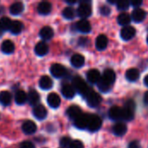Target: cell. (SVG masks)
<instances>
[{"label": "cell", "instance_id": "6da1fadb", "mask_svg": "<svg viewBox=\"0 0 148 148\" xmlns=\"http://www.w3.org/2000/svg\"><path fill=\"white\" fill-rule=\"evenodd\" d=\"M73 87L81 95L84 97H86L91 90L85 81L79 76H76L73 79Z\"/></svg>", "mask_w": 148, "mask_h": 148}, {"label": "cell", "instance_id": "7a4b0ae2", "mask_svg": "<svg viewBox=\"0 0 148 148\" xmlns=\"http://www.w3.org/2000/svg\"><path fill=\"white\" fill-rule=\"evenodd\" d=\"M101 119L96 114H90L87 129L90 132H96L101 127Z\"/></svg>", "mask_w": 148, "mask_h": 148}, {"label": "cell", "instance_id": "3957f363", "mask_svg": "<svg viewBox=\"0 0 148 148\" xmlns=\"http://www.w3.org/2000/svg\"><path fill=\"white\" fill-rule=\"evenodd\" d=\"M77 13H78V16L83 19L90 16V15L92 13L90 3L89 2H82L77 9Z\"/></svg>", "mask_w": 148, "mask_h": 148}, {"label": "cell", "instance_id": "277c9868", "mask_svg": "<svg viewBox=\"0 0 148 148\" xmlns=\"http://www.w3.org/2000/svg\"><path fill=\"white\" fill-rule=\"evenodd\" d=\"M86 100H87V102H88V106L91 107V108L97 107L101 101V98L100 95L97 94L96 92H95L92 89L90 90V92L86 96Z\"/></svg>", "mask_w": 148, "mask_h": 148}, {"label": "cell", "instance_id": "5b68a950", "mask_svg": "<svg viewBox=\"0 0 148 148\" xmlns=\"http://www.w3.org/2000/svg\"><path fill=\"white\" fill-rule=\"evenodd\" d=\"M89 115L87 114H82L78 118L75 120V126L79 129H86L88 125Z\"/></svg>", "mask_w": 148, "mask_h": 148}, {"label": "cell", "instance_id": "8992f818", "mask_svg": "<svg viewBox=\"0 0 148 148\" xmlns=\"http://www.w3.org/2000/svg\"><path fill=\"white\" fill-rule=\"evenodd\" d=\"M50 73L56 78H62L66 74V69L59 63H55L50 67Z\"/></svg>", "mask_w": 148, "mask_h": 148}, {"label": "cell", "instance_id": "52a82bcc", "mask_svg": "<svg viewBox=\"0 0 148 148\" xmlns=\"http://www.w3.org/2000/svg\"><path fill=\"white\" fill-rule=\"evenodd\" d=\"M136 34V30L132 26H125L121 31V36L123 40L128 41L131 40Z\"/></svg>", "mask_w": 148, "mask_h": 148}, {"label": "cell", "instance_id": "ba28073f", "mask_svg": "<svg viewBox=\"0 0 148 148\" xmlns=\"http://www.w3.org/2000/svg\"><path fill=\"white\" fill-rule=\"evenodd\" d=\"M108 115L111 120L123 121V109L120 107H113L108 112Z\"/></svg>", "mask_w": 148, "mask_h": 148}, {"label": "cell", "instance_id": "9c48e42d", "mask_svg": "<svg viewBox=\"0 0 148 148\" xmlns=\"http://www.w3.org/2000/svg\"><path fill=\"white\" fill-rule=\"evenodd\" d=\"M147 16V12L141 8H135L132 12V18L136 23L142 22Z\"/></svg>", "mask_w": 148, "mask_h": 148}, {"label": "cell", "instance_id": "30bf717a", "mask_svg": "<svg viewBox=\"0 0 148 148\" xmlns=\"http://www.w3.org/2000/svg\"><path fill=\"white\" fill-rule=\"evenodd\" d=\"M22 129L24 132V134H33L36 133L37 127H36V125L34 121H26L23 122V124L22 126Z\"/></svg>", "mask_w": 148, "mask_h": 148}, {"label": "cell", "instance_id": "8fae6325", "mask_svg": "<svg viewBox=\"0 0 148 148\" xmlns=\"http://www.w3.org/2000/svg\"><path fill=\"white\" fill-rule=\"evenodd\" d=\"M47 102L49 105V107L53 108H57L61 104V98L59 95L56 93H51L48 95Z\"/></svg>", "mask_w": 148, "mask_h": 148}, {"label": "cell", "instance_id": "7c38bea8", "mask_svg": "<svg viewBox=\"0 0 148 148\" xmlns=\"http://www.w3.org/2000/svg\"><path fill=\"white\" fill-rule=\"evenodd\" d=\"M33 114L34 116L38 120H43L47 116V110L44 108V106L38 104L36 107H34L33 109Z\"/></svg>", "mask_w": 148, "mask_h": 148}, {"label": "cell", "instance_id": "4fadbf2b", "mask_svg": "<svg viewBox=\"0 0 148 148\" xmlns=\"http://www.w3.org/2000/svg\"><path fill=\"white\" fill-rule=\"evenodd\" d=\"M76 29L82 33H88L91 31V24L87 19H82L76 23Z\"/></svg>", "mask_w": 148, "mask_h": 148}, {"label": "cell", "instance_id": "5bb4252c", "mask_svg": "<svg viewBox=\"0 0 148 148\" xmlns=\"http://www.w3.org/2000/svg\"><path fill=\"white\" fill-rule=\"evenodd\" d=\"M101 74L97 69H90L87 73V79L90 83H98L101 79Z\"/></svg>", "mask_w": 148, "mask_h": 148}, {"label": "cell", "instance_id": "9a60e30c", "mask_svg": "<svg viewBox=\"0 0 148 148\" xmlns=\"http://www.w3.org/2000/svg\"><path fill=\"white\" fill-rule=\"evenodd\" d=\"M62 94L67 99H72L75 95V88L70 84H65L62 88Z\"/></svg>", "mask_w": 148, "mask_h": 148}, {"label": "cell", "instance_id": "2e32d148", "mask_svg": "<svg viewBox=\"0 0 148 148\" xmlns=\"http://www.w3.org/2000/svg\"><path fill=\"white\" fill-rule=\"evenodd\" d=\"M35 52L39 56H43L49 52V46L44 42H39L35 47Z\"/></svg>", "mask_w": 148, "mask_h": 148}, {"label": "cell", "instance_id": "e0dca14e", "mask_svg": "<svg viewBox=\"0 0 148 148\" xmlns=\"http://www.w3.org/2000/svg\"><path fill=\"white\" fill-rule=\"evenodd\" d=\"M108 44V39L105 35H100L97 36L95 41V46L97 49L103 50L107 48Z\"/></svg>", "mask_w": 148, "mask_h": 148}, {"label": "cell", "instance_id": "ac0fdd59", "mask_svg": "<svg viewBox=\"0 0 148 148\" xmlns=\"http://www.w3.org/2000/svg\"><path fill=\"white\" fill-rule=\"evenodd\" d=\"M51 9H52L51 3L47 1H43L38 4L37 11L41 15H48L51 11Z\"/></svg>", "mask_w": 148, "mask_h": 148}, {"label": "cell", "instance_id": "d6986e66", "mask_svg": "<svg viewBox=\"0 0 148 148\" xmlns=\"http://www.w3.org/2000/svg\"><path fill=\"white\" fill-rule=\"evenodd\" d=\"M27 95H28V100L27 101H29V105L35 106V107L36 105H38L39 101H40V96H39V94L35 89H31Z\"/></svg>", "mask_w": 148, "mask_h": 148}, {"label": "cell", "instance_id": "ffe728a7", "mask_svg": "<svg viewBox=\"0 0 148 148\" xmlns=\"http://www.w3.org/2000/svg\"><path fill=\"white\" fill-rule=\"evenodd\" d=\"M39 86L43 90H49L53 87V82L49 76L43 75L41 77V79L39 81Z\"/></svg>", "mask_w": 148, "mask_h": 148}, {"label": "cell", "instance_id": "44dd1931", "mask_svg": "<svg viewBox=\"0 0 148 148\" xmlns=\"http://www.w3.org/2000/svg\"><path fill=\"white\" fill-rule=\"evenodd\" d=\"M82 109L78 106H71L67 109V114L70 119H73L74 121L78 118L82 114Z\"/></svg>", "mask_w": 148, "mask_h": 148}, {"label": "cell", "instance_id": "7402d4cb", "mask_svg": "<svg viewBox=\"0 0 148 148\" xmlns=\"http://www.w3.org/2000/svg\"><path fill=\"white\" fill-rule=\"evenodd\" d=\"M70 62H71V64L75 68H81L85 63V58L83 57V56H82L80 54H75V55L72 56Z\"/></svg>", "mask_w": 148, "mask_h": 148}, {"label": "cell", "instance_id": "603a6c76", "mask_svg": "<svg viewBox=\"0 0 148 148\" xmlns=\"http://www.w3.org/2000/svg\"><path fill=\"white\" fill-rule=\"evenodd\" d=\"M101 79L108 82L110 85H113V83L115 81V73L112 69H107L104 71L103 75L101 76Z\"/></svg>", "mask_w": 148, "mask_h": 148}, {"label": "cell", "instance_id": "cb8c5ba5", "mask_svg": "<svg viewBox=\"0 0 148 148\" xmlns=\"http://www.w3.org/2000/svg\"><path fill=\"white\" fill-rule=\"evenodd\" d=\"M127 126L123 122H118L113 127V132L117 136H123L127 133Z\"/></svg>", "mask_w": 148, "mask_h": 148}, {"label": "cell", "instance_id": "d4e9b609", "mask_svg": "<svg viewBox=\"0 0 148 148\" xmlns=\"http://www.w3.org/2000/svg\"><path fill=\"white\" fill-rule=\"evenodd\" d=\"M1 49L4 54H11L15 50V45L10 40H5L1 45Z\"/></svg>", "mask_w": 148, "mask_h": 148}, {"label": "cell", "instance_id": "484cf974", "mask_svg": "<svg viewBox=\"0 0 148 148\" xmlns=\"http://www.w3.org/2000/svg\"><path fill=\"white\" fill-rule=\"evenodd\" d=\"M39 34L43 40H49L54 36V30L49 26H45L40 30Z\"/></svg>", "mask_w": 148, "mask_h": 148}, {"label": "cell", "instance_id": "4316f807", "mask_svg": "<svg viewBox=\"0 0 148 148\" xmlns=\"http://www.w3.org/2000/svg\"><path fill=\"white\" fill-rule=\"evenodd\" d=\"M23 9H24L23 3L21 2H16L11 4V6L10 7V12L12 15H19L23 11Z\"/></svg>", "mask_w": 148, "mask_h": 148}, {"label": "cell", "instance_id": "83f0119b", "mask_svg": "<svg viewBox=\"0 0 148 148\" xmlns=\"http://www.w3.org/2000/svg\"><path fill=\"white\" fill-rule=\"evenodd\" d=\"M140 77V72L137 69H130L126 73V78L129 82H136Z\"/></svg>", "mask_w": 148, "mask_h": 148}, {"label": "cell", "instance_id": "f1b7e54d", "mask_svg": "<svg viewBox=\"0 0 148 148\" xmlns=\"http://www.w3.org/2000/svg\"><path fill=\"white\" fill-rule=\"evenodd\" d=\"M12 96L10 92L8 91H2L0 92V103L3 106H8L11 102Z\"/></svg>", "mask_w": 148, "mask_h": 148}, {"label": "cell", "instance_id": "f546056e", "mask_svg": "<svg viewBox=\"0 0 148 148\" xmlns=\"http://www.w3.org/2000/svg\"><path fill=\"white\" fill-rule=\"evenodd\" d=\"M23 23L18 21V20H14L12 21V23H11V26H10V32L14 35H17L19 33L22 32L23 30Z\"/></svg>", "mask_w": 148, "mask_h": 148}, {"label": "cell", "instance_id": "4dcf8cb0", "mask_svg": "<svg viewBox=\"0 0 148 148\" xmlns=\"http://www.w3.org/2000/svg\"><path fill=\"white\" fill-rule=\"evenodd\" d=\"M28 100V95L23 90H18L15 95V101L18 105H23Z\"/></svg>", "mask_w": 148, "mask_h": 148}, {"label": "cell", "instance_id": "1f68e13d", "mask_svg": "<svg viewBox=\"0 0 148 148\" xmlns=\"http://www.w3.org/2000/svg\"><path fill=\"white\" fill-rule=\"evenodd\" d=\"M117 21H118V23L120 25L127 26V24H129L131 22V16L127 13L124 12V13H121L118 16Z\"/></svg>", "mask_w": 148, "mask_h": 148}, {"label": "cell", "instance_id": "d6a6232c", "mask_svg": "<svg viewBox=\"0 0 148 148\" xmlns=\"http://www.w3.org/2000/svg\"><path fill=\"white\" fill-rule=\"evenodd\" d=\"M12 21L6 16H3L0 18V28L3 30H10L11 26Z\"/></svg>", "mask_w": 148, "mask_h": 148}, {"label": "cell", "instance_id": "836d02e7", "mask_svg": "<svg viewBox=\"0 0 148 148\" xmlns=\"http://www.w3.org/2000/svg\"><path fill=\"white\" fill-rule=\"evenodd\" d=\"M62 16L66 19H73L75 16V11L72 7H67L63 10Z\"/></svg>", "mask_w": 148, "mask_h": 148}, {"label": "cell", "instance_id": "e575fe53", "mask_svg": "<svg viewBox=\"0 0 148 148\" xmlns=\"http://www.w3.org/2000/svg\"><path fill=\"white\" fill-rule=\"evenodd\" d=\"M117 4V8L118 10H126L128 9L129 5H130V3L127 0H120L116 3Z\"/></svg>", "mask_w": 148, "mask_h": 148}, {"label": "cell", "instance_id": "d590c367", "mask_svg": "<svg viewBox=\"0 0 148 148\" xmlns=\"http://www.w3.org/2000/svg\"><path fill=\"white\" fill-rule=\"evenodd\" d=\"M71 140L69 137H63L60 140V145L62 148H69L70 144H71Z\"/></svg>", "mask_w": 148, "mask_h": 148}, {"label": "cell", "instance_id": "8d00e7d4", "mask_svg": "<svg viewBox=\"0 0 148 148\" xmlns=\"http://www.w3.org/2000/svg\"><path fill=\"white\" fill-rule=\"evenodd\" d=\"M69 148H84L83 143L80 140H73L70 144Z\"/></svg>", "mask_w": 148, "mask_h": 148}, {"label": "cell", "instance_id": "74e56055", "mask_svg": "<svg viewBox=\"0 0 148 148\" xmlns=\"http://www.w3.org/2000/svg\"><path fill=\"white\" fill-rule=\"evenodd\" d=\"M100 12H101V14L103 15V16H108V15L110 14V12H111V10H110L109 7H108V6H106V5H103V6L101 7Z\"/></svg>", "mask_w": 148, "mask_h": 148}, {"label": "cell", "instance_id": "f35d334b", "mask_svg": "<svg viewBox=\"0 0 148 148\" xmlns=\"http://www.w3.org/2000/svg\"><path fill=\"white\" fill-rule=\"evenodd\" d=\"M20 148H36V147L30 141H23L21 143Z\"/></svg>", "mask_w": 148, "mask_h": 148}, {"label": "cell", "instance_id": "ab89813d", "mask_svg": "<svg viewBox=\"0 0 148 148\" xmlns=\"http://www.w3.org/2000/svg\"><path fill=\"white\" fill-rule=\"evenodd\" d=\"M128 148H140V144L139 141L134 140V141H132V142L129 143Z\"/></svg>", "mask_w": 148, "mask_h": 148}, {"label": "cell", "instance_id": "60d3db41", "mask_svg": "<svg viewBox=\"0 0 148 148\" xmlns=\"http://www.w3.org/2000/svg\"><path fill=\"white\" fill-rule=\"evenodd\" d=\"M130 4H132L134 7H136V8H139V6H140L142 4V1L140 0H134L130 3Z\"/></svg>", "mask_w": 148, "mask_h": 148}, {"label": "cell", "instance_id": "b9f144b4", "mask_svg": "<svg viewBox=\"0 0 148 148\" xmlns=\"http://www.w3.org/2000/svg\"><path fill=\"white\" fill-rule=\"evenodd\" d=\"M86 41H88V39H86V38H81L80 40H79V43L81 44V45H86Z\"/></svg>", "mask_w": 148, "mask_h": 148}, {"label": "cell", "instance_id": "7bdbcfd3", "mask_svg": "<svg viewBox=\"0 0 148 148\" xmlns=\"http://www.w3.org/2000/svg\"><path fill=\"white\" fill-rule=\"evenodd\" d=\"M144 102L146 105H148V91L145 93V95H144Z\"/></svg>", "mask_w": 148, "mask_h": 148}, {"label": "cell", "instance_id": "ee69618b", "mask_svg": "<svg viewBox=\"0 0 148 148\" xmlns=\"http://www.w3.org/2000/svg\"><path fill=\"white\" fill-rule=\"evenodd\" d=\"M144 83H145V85L148 87V75H146L145 76V78H144Z\"/></svg>", "mask_w": 148, "mask_h": 148}, {"label": "cell", "instance_id": "f6af8a7d", "mask_svg": "<svg viewBox=\"0 0 148 148\" xmlns=\"http://www.w3.org/2000/svg\"><path fill=\"white\" fill-rule=\"evenodd\" d=\"M3 30L0 28V37L2 36V35H3Z\"/></svg>", "mask_w": 148, "mask_h": 148}, {"label": "cell", "instance_id": "bcb514c9", "mask_svg": "<svg viewBox=\"0 0 148 148\" xmlns=\"http://www.w3.org/2000/svg\"><path fill=\"white\" fill-rule=\"evenodd\" d=\"M147 43H148V36H147Z\"/></svg>", "mask_w": 148, "mask_h": 148}]
</instances>
